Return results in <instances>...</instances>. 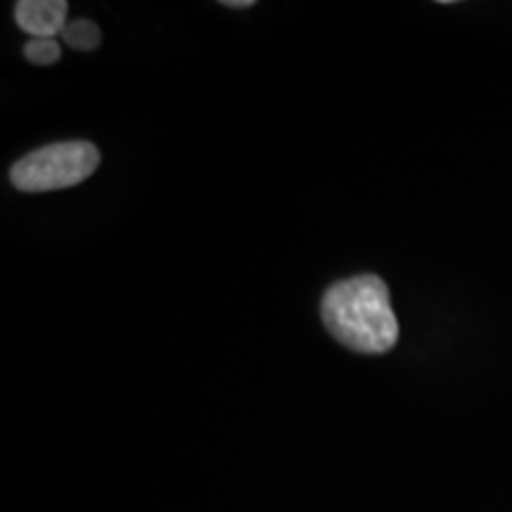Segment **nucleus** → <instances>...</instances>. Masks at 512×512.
Masks as SVG:
<instances>
[{"mask_svg": "<svg viewBox=\"0 0 512 512\" xmlns=\"http://www.w3.org/2000/svg\"><path fill=\"white\" fill-rule=\"evenodd\" d=\"M320 316L330 335L358 354H387L399 339L389 287L377 275H356L332 285Z\"/></svg>", "mask_w": 512, "mask_h": 512, "instance_id": "1", "label": "nucleus"}, {"mask_svg": "<svg viewBox=\"0 0 512 512\" xmlns=\"http://www.w3.org/2000/svg\"><path fill=\"white\" fill-rule=\"evenodd\" d=\"M100 152L86 140L53 143L29 152L10 169V181L22 192H50L72 188L95 174Z\"/></svg>", "mask_w": 512, "mask_h": 512, "instance_id": "2", "label": "nucleus"}, {"mask_svg": "<svg viewBox=\"0 0 512 512\" xmlns=\"http://www.w3.org/2000/svg\"><path fill=\"white\" fill-rule=\"evenodd\" d=\"M67 12L64 0H19L15 22L31 38H55L69 24Z\"/></svg>", "mask_w": 512, "mask_h": 512, "instance_id": "3", "label": "nucleus"}, {"mask_svg": "<svg viewBox=\"0 0 512 512\" xmlns=\"http://www.w3.org/2000/svg\"><path fill=\"white\" fill-rule=\"evenodd\" d=\"M60 36L69 48L79 50V53H91L102 41V31L91 19H74V22H69L64 27Z\"/></svg>", "mask_w": 512, "mask_h": 512, "instance_id": "4", "label": "nucleus"}, {"mask_svg": "<svg viewBox=\"0 0 512 512\" xmlns=\"http://www.w3.org/2000/svg\"><path fill=\"white\" fill-rule=\"evenodd\" d=\"M62 48L55 38H31V41L24 46V57L31 64H38V67H50L60 60Z\"/></svg>", "mask_w": 512, "mask_h": 512, "instance_id": "5", "label": "nucleus"}, {"mask_svg": "<svg viewBox=\"0 0 512 512\" xmlns=\"http://www.w3.org/2000/svg\"><path fill=\"white\" fill-rule=\"evenodd\" d=\"M223 5H226V8L242 10V8H252L254 0H223Z\"/></svg>", "mask_w": 512, "mask_h": 512, "instance_id": "6", "label": "nucleus"}]
</instances>
